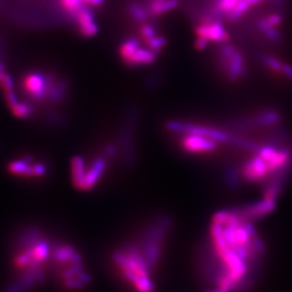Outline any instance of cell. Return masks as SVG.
<instances>
[{
    "label": "cell",
    "instance_id": "1",
    "mask_svg": "<svg viewBox=\"0 0 292 292\" xmlns=\"http://www.w3.org/2000/svg\"><path fill=\"white\" fill-rule=\"evenodd\" d=\"M266 253L265 244L239 208L216 212L210 224L204 268L215 288L246 289Z\"/></svg>",
    "mask_w": 292,
    "mask_h": 292
},
{
    "label": "cell",
    "instance_id": "2",
    "mask_svg": "<svg viewBox=\"0 0 292 292\" xmlns=\"http://www.w3.org/2000/svg\"><path fill=\"white\" fill-rule=\"evenodd\" d=\"M52 253L50 243L38 231L26 232L13 255L16 277L7 291L28 292L41 285L46 279V269Z\"/></svg>",
    "mask_w": 292,
    "mask_h": 292
},
{
    "label": "cell",
    "instance_id": "3",
    "mask_svg": "<svg viewBox=\"0 0 292 292\" xmlns=\"http://www.w3.org/2000/svg\"><path fill=\"white\" fill-rule=\"evenodd\" d=\"M118 278L130 292H156V273L131 239L118 246L110 257Z\"/></svg>",
    "mask_w": 292,
    "mask_h": 292
},
{
    "label": "cell",
    "instance_id": "4",
    "mask_svg": "<svg viewBox=\"0 0 292 292\" xmlns=\"http://www.w3.org/2000/svg\"><path fill=\"white\" fill-rule=\"evenodd\" d=\"M52 259L57 265L60 279L66 289H85L91 282L81 254L72 246L59 245L53 251Z\"/></svg>",
    "mask_w": 292,
    "mask_h": 292
},
{
    "label": "cell",
    "instance_id": "5",
    "mask_svg": "<svg viewBox=\"0 0 292 292\" xmlns=\"http://www.w3.org/2000/svg\"><path fill=\"white\" fill-rule=\"evenodd\" d=\"M166 129L173 133L196 134L200 135L211 140H216L218 143L230 142L232 136L222 131L220 129H216L214 127L199 126L196 123H191L186 121H169L166 122Z\"/></svg>",
    "mask_w": 292,
    "mask_h": 292
},
{
    "label": "cell",
    "instance_id": "6",
    "mask_svg": "<svg viewBox=\"0 0 292 292\" xmlns=\"http://www.w3.org/2000/svg\"><path fill=\"white\" fill-rule=\"evenodd\" d=\"M240 174L248 183L261 182L270 177L267 161L258 154L243 163Z\"/></svg>",
    "mask_w": 292,
    "mask_h": 292
},
{
    "label": "cell",
    "instance_id": "7",
    "mask_svg": "<svg viewBox=\"0 0 292 292\" xmlns=\"http://www.w3.org/2000/svg\"><path fill=\"white\" fill-rule=\"evenodd\" d=\"M180 147L191 154L213 152L217 149L218 142L200 135L184 134L180 140Z\"/></svg>",
    "mask_w": 292,
    "mask_h": 292
},
{
    "label": "cell",
    "instance_id": "8",
    "mask_svg": "<svg viewBox=\"0 0 292 292\" xmlns=\"http://www.w3.org/2000/svg\"><path fill=\"white\" fill-rule=\"evenodd\" d=\"M50 85L51 81L48 77L33 72L27 74L22 82L25 93L37 100L43 99L50 93Z\"/></svg>",
    "mask_w": 292,
    "mask_h": 292
},
{
    "label": "cell",
    "instance_id": "9",
    "mask_svg": "<svg viewBox=\"0 0 292 292\" xmlns=\"http://www.w3.org/2000/svg\"><path fill=\"white\" fill-rule=\"evenodd\" d=\"M276 208V200L263 197L260 200L239 207L244 216L252 221H258L272 214Z\"/></svg>",
    "mask_w": 292,
    "mask_h": 292
},
{
    "label": "cell",
    "instance_id": "10",
    "mask_svg": "<svg viewBox=\"0 0 292 292\" xmlns=\"http://www.w3.org/2000/svg\"><path fill=\"white\" fill-rule=\"evenodd\" d=\"M8 168L11 174L23 177H41L46 172V167L43 164H31V160L28 159L13 160Z\"/></svg>",
    "mask_w": 292,
    "mask_h": 292
},
{
    "label": "cell",
    "instance_id": "11",
    "mask_svg": "<svg viewBox=\"0 0 292 292\" xmlns=\"http://www.w3.org/2000/svg\"><path fill=\"white\" fill-rule=\"evenodd\" d=\"M107 167H108V160L106 158L103 157L96 158L87 170L82 191L93 189L102 178L103 173L107 170Z\"/></svg>",
    "mask_w": 292,
    "mask_h": 292
},
{
    "label": "cell",
    "instance_id": "12",
    "mask_svg": "<svg viewBox=\"0 0 292 292\" xmlns=\"http://www.w3.org/2000/svg\"><path fill=\"white\" fill-rule=\"evenodd\" d=\"M80 32L86 37H92L99 32V27L96 24L94 14L87 7H80L75 13Z\"/></svg>",
    "mask_w": 292,
    "mask_h": 292
},
{
    "label": "cell",
    "instance_id": "13",
    "mask_svg": "<svg viewBox=\"0 0 292 292\" xmlns=\"http://www.w3.org/2000/svg\"><path fill=\"white\" fill-rule=\"evenodd\" d=\"M223 68L225 69L230 82L232 83L237 82L246 73L245 60L241 52L236 51L228 61L223 63Z\"/></svg>",
    "mask_w": 292,
    "mask_h": 292
},
{
    "label": "cell",
    "instance_id": "14",
    "mask_svg": "<svg viewBox=\"0 0 292 292\" xmlns=\"http://www.w3.org/2000/svg\"><path fill=\"white\" fill-rule=\"evenodd\" d=\"M158 53L150 50L149 48H142L140 47L137 51H135L133 55L129 58L124 63L131 68H138L142 66H147L155 63Z\"/></svg>",
    "mask_w": 292,
    "mask_h": 292
},
{
    "label": "cell",
    "instance_id": "15",
    "mask_svg": "<svg viewBox=\"0 0 292 292\" xmlns=\"http://www.w3.org/2000/svg\"><path fill=\"white\" fill-rule=\"evenodd\" d=\"M87 170L88 167L84 158L77 156L71 159V179L73 185L79 190L83 188Z\"/></svg>",
    "mask_w": 292,
    "mask_h": 292
},
{
    "label": "cell",
    "instance_id": "16",
    "mask_svg": "<svg viewBox=\"0 0 292 292\" xmlns=\"http://www.w3.org/2000/svg\"><path fill=\"white\" fill-rule=\"evenodd\" d=\"M178 5V0H149L146 8L150 16H159L174 11Z\"/></svg>",
    "mask_w": 292,
    "mask_h": 292
},
{
    "label": "cell",
    "instance_id": "17",
    "mask_svg": "<svg viewBox=\"0 0 292 292\" xmlns=\"http://www.w3.org/2000/svg\"><path fill=\"white\" fill-rule=\"evenodd\" d=\"M282 119V115L277 110H266L254 118V122L258 127H268L276 126Z\"/></svg>",
    "mask_w": 292,
    "mask_h": 292
},
{
    "label": "cell",
    "instance_id": "18",
    "mask_svg": "<svg viewBox=\"0 0 292 292\" xmlns=\"http://www.w3.org/2000/svg\"><path fill=\"white\" fill-rule=\"evenodd\" d=\"M230 39L229 32L224 28L219 21L210 23L209 40L217 43H226Z\"/></svg>",
    "mask_w": 292,
    "mask_h": 292
},
{
    "label": "cell",
    "instance_id": "19",
    "mask_svg": "<svg viewBox=\"0 0 292 292\" xmlns=\"http://www.w3.org/2000/svg\"><path fill=\"white\" fill-rule=\"evenodd\" d=\"M140 40L135 37H131V38H128L126 41H123L119 49V53H120L121 60L123 62L127 61L133 55L135 51L140 48Z\"/></svg>",
    "mask_w": 292,
    "mask_h": 292
},
{
    "label": "cell",
    "instance_id": "20",
    "mask_svg": "<svg viewBox=\"0 0 292 292\" xmlns=\"http://www.w3.org/2000/svg\"><path fill=\"white\" fill-rule=\"evenodd\" d=\"M128 13L134 20L140 23H145L146 20L150 16L147 8L142 6L139 2H131L128 5Z\"/></svg>",
    "mask_w": 292,
    "mask_h": 292
},
{
    "label": "cell",
    "instance_id": "21",
    "mask_svg": "<svg viewBox=\"0 0 292 292\" xmlns=\"http://www.w3.org/2000/svg\"><path fill=\"white\" fill-rule=\"evenodd\" d=\"M283 22V16L280 13H273L267 17L259 20L256 24L258 31L262 33L270 28H277Z\"/></svg>",
    "mask_w": 292,
    "mask_h": 292
},
{
    "label": "cell",
    "instance_id": "22",
    "mask_svg": "<svg viewBox=\"0 0 292 292\" xmlns=\"http://www.w3.org/2000/svg\"><path fill=\"white\" fill-rule=\"evenodd\" d=\"M251 8V5L248 4L247 0H240L235 7L234 9L227 14V18L230 21H236L241 17L242 15H244L247 13L248 9Z\"/></svg>",
    "mask_w": 292,
    "mask_h": 292
},
{
    "label": "cell",
    "instance_id": "23",
    "mask_svg": "<svg viewBox=\"0 0 292 292\" xmlns=\"http://www.w3.org/2000/svg\"><path fill=\"white\" fill-rule=\"evenodd\" d=\"M260 60L262 63L267 67L268 70H272L275 73H282L284 64L280 61L279 59L272 56L269 54H261Z\"/></svg>",
    "mask_w": 292,
    "mask_h": 292
},
{
    "label": "cell",
    "instance_id": "24",
    "mask_svg": "<svg viewBox=\"0 0 292 292\" xmlns=\"http://www.w3.org/2000/svg\"><path fill=\"white\" fill-rule=\"evenodd\" d=\"M145 43L147 45V48H149L150 50L159 54L162 51V49L167 46L168 41H167V38L162 35H156L155 37L146 41Z\"/></svg>",
    "mask_w": 292,
    "mask_h": 292
},
{
    "label": "cell",
    "instance_id": "25",
    "mask_svg": "<svg viewBox=\"0 0 292 292\" xmlns=\"http://www.w3.org/2000/svg\"><path fill=\"white\" fill-rule=\"evenodd\" d=\"M239 1L240 0H217L216 10L218 13L228 14Z\"/></svg>",
    "mask_w": 292,
    "mask_h": 292
},
{
    "label": "cell",
    "instance_id": "26",
    "mask_svg": "<svg viewBox=\"0 0 292 292\" xmlns=\"http://www.w3.org/2000/svg\"><path fill=\"white\" fill-rule=\"evenodd\" d=\"M11 109L13 111V114L18 118H26L30 116L32 111V107L25 102H18Z\"/></svg>",
    "mask_w": 292,
    "mask_h": 292
},
{
    "label": "cell",
    "instance_id": "27",
    "mask_svg": "<svg viewBox=\"0 0 292 292\" xmlns=\"http://www.w3.org/2000/svg\"><path fill=\"white\" fill-rule=\"evenodd\" d=\"M239 178H240L239 172L233 167H230L225 173V179L226 182L230 185V187H236L239 183Z\"/></svg>",
    "mask_w": 292,
    "mask_h": 292
},
{
    "label": "cell",
    "instance_id": "28",
    "mask_svg": "<svg viewBox=\"0 0 292 292\" xmlns=\"http://www.w3.org/2000/svg\"><path fill=\"white\" fill-rule=\"evenodd\" d=\"M140 33L141 38L144 41H148L149 39L155 37L157 34V30L152 25H149L147 23H142L140 27Z\"/></svg>",
    "mask_w": 292,
    "mask_h": 292
},
{
    "label": "cell",
    "instance_id": "29",
    "mask_svg": "<svg viewBox=\"0 0 292 292\" xmlns=\"http://www.w3.org/2000/svg\"><path fill=\"white\" fill-rule=\"evenodd\" d=\"M237 51L236 48L234 45L224 44L221 46L220 51H219V54L222 58V63H225L226 61H228L230 58L232 57L235 52Z\"/></svg>",
    "mask_w": 292,
    "mask_h": 292
},
{
    "label": "cell",
    "instance_id": "30",
    "mask_svg": "<svg viewBox=\"0 0 292 292\" xmlns=\"http://www.w3.org/2000/svg\"><path fill=\"white\" fill-rule=\"evenodd\" d=\"M63 5L70 13H75L83 5L81 0H62Z\"/></svg>",
    "mask_w": 292,
    "mask_h": 292
},
{
    "label": "cell",
    "instance_id": "31",
    "mask_svg": "<svg viewBox=\"0 0 292 292\" xmlns=\"http://www.w3.org/2000/svg\"><path fill=\"white\" fill-rule=\"evenodd\" d=\"M263 34L266 36V38L268 39L272 42H279L282 39V35L279 31L276 28H270L267 31L263 32Z\"/></svg>",
    "mask_w": 292,
    "mask_h": 292
},
{
    "label": "cell",
    "instance_id": "32",
    "mask_svg": "<svg viewBox=\"0 0 292 292\" xmlns=\"http://www.w3.org/2000/svg\"><path fill=\"white\" fill-rule=\"evenodd\" d=\"M0 84H1V86H2V88H3L5 92H6V91H10V90H13V80H12V78L9 76L8 74H6V73L3 74V76H2L1 80H0Z\"/></svg>",
    "mask_w": 292,
    "mask_h": 292
},
{
    "label": "cell",
    "instance_id": "33",
    "mask_svg": "<svg viewBox=\"0 0 292 292\" xmlns=\"http://www.w3.org/2000/svg\"><path fill=\"white\" fill-rule=\"evenodd\" d=\"M5 99H6L8 106L11 108H13L15 105H17L19 102L18 100H17V97L14 94L13 90H10V91L5 92Z\"/></svg>",
    "mask_w": 292,
    "mask_h": 292
},
{
    "label": "cell",
    "instance_id": "34",
    "mask_svg": "<svg viewBox=\"0 0 292 292\" xmlns=\"http://www.w3.org/2000/svg\"><path fill=\"white\" fill-rule=\"evenodd\" d=\"M209 39L197 37L196 42H195V47H196L197 51H204L209 46Z\"/></svg>",
    "mask_w": 292,
    "mask_h": 292
},
{
    "label": "cell",
    "instance_id": "35",
    "mask_svg": "<svg viewBox=\"0 0 292 292\" xmlns=\"http://www.w3.org/2000/svg\"><path fill=\"white\" fill-rule=\"evenodd\" d=\"M105 154L108 158H113L117 154V146L115 144H108L105 149Z\"/></svg>",
    "mask_w": 292,
    "mask_h": 292
},
{
    "label": "cell",
    "instance_id": "36",
    "mask_svg": "<svg viewBox=\"0 0 292 292\" xmlns=\"http://www.w3.org/2000/svg\"><path fill=\"white\" fill-rule=\"evenodd\" d=\"M282 73L287 78L290 82H292V66L288 65V64H284L283 66V70H282Z\"/></svg>",
    "mask_w": 292,
    "mask_h": 292
},
{
    "label": "cell",
    "instance_id": "37",
    "mask_svg": "<svg viewBox=\"0 0 292 292\" xmlns=\"http://www.w3.org/2000/svg\"><path fill=\"white\" fill-rule=\"evenodd\" d=\"M82 3L89 6H101L105 0H81Z\"/></svg>",
    "mask_w": 292,
    "mask_h": 292
},
{
    "label": "cell",
    "instance_id": "38",
    "mask_svg": "<svg viewBox=\"0 0 292 292\" xmlns=\"http://www.w3.org/2000/svg\"><path fill=\"white\" fill-rule=\"evenodd\" d=\"M247 1L251 6H255V5H258V4L262 3L264 0H247Z\"/></svg>",
    "mask_w": 292,
    "mask_h": 292
},
{
    "label": "cell",
    "instance_id": "39",
    "mask_svg": "<svg viewBox=\"0 0 292 292\" xmlns=\"http://www.w3.org/2000/svg\"><path fill=\"white\" fill-rule=\"evenodd\" d=\"M4 71V67L0 64V72H3Z\"/></svg>",
    "mask_w": 292,
    "mask_h": 292
}]
</instances>
